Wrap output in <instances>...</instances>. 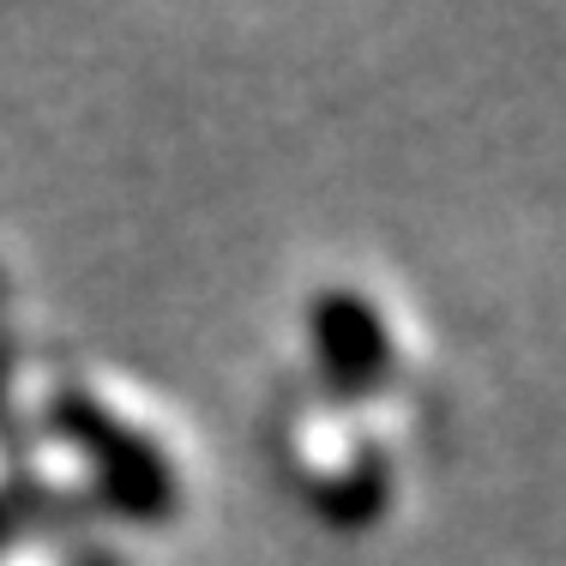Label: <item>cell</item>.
<instances>
[{
    "mask_svg": "<svg viewBox=\"0 0 566 566\" xmlns=\"http://www.w3.org/2000/svg\"><path fill=\"white\" fill-rule=\"evenodd\" d=\"M66 422H73V434L85 440L91 452L109 464V482H120L127 489L133 506H157L164 501V458H157L151 447H139V440H127L115 422H103L91 403H66Z\"/></svg>",
    "mask_w": 566,
    "mask_h": 566,
    "instance_id": "7a4b0ae2",
    "label": "cell"
},
{
    "mask_svg": "<svg viewBox=\"0 0 566 566\" xmlns=\"http://www.w3.org/2000/svg\"><path fill=\"white\" fill-rule=\"evenodd\" d=\"M314 338H319V356H326L332 380H344V386H368L374 374L386 368V356H392L380 314L349 290L326 295V302L314 307Z\"/></svg>",
    "mask_w": 566,
    "mask_h": 566,
    "instance_id": "6da1fadb",
    "label": "cell"
}]
</instances>
